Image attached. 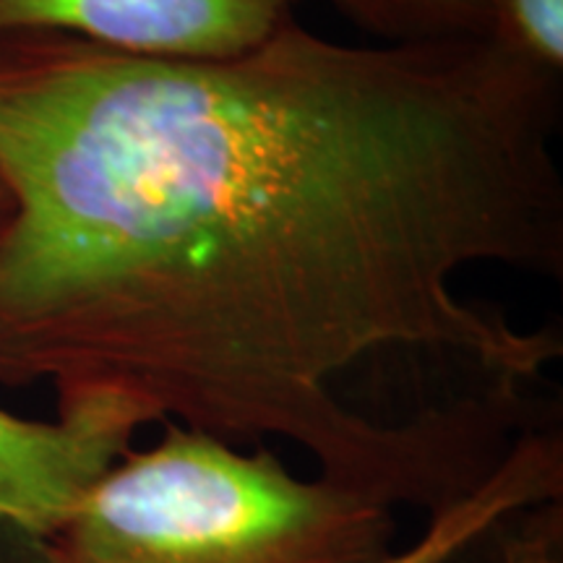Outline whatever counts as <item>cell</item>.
<instances>
[{"label": "cell", "mask_w": 563, "mask_h": 563, "mask_svg": "<svg viewBox=\"0 0 563 563\" xmlns=\"http://www.w3.org/2000/svg\"><path fill=\"white\" fill-rule=\"evenodd\" d=\"M561 496V435L525 431L473 490L431 514L426 532L412 545L389 553L378 563H454L506 519L559 504Z\"/></svg>", "instance_id": "5b68a950"}, {"label": "cell", "mask_w": 563, "mask_h": 563, "mask_svg": "<svg viewBox=\"0 0 563 563\" xmlns=\"http://www.w3.org/2000/svg\"><path fill=\"white\" fill-rule=\"evenodd\" d=\"M488 40L517 66L563 84V0H485Z\"/></svg>", "instance_id": "52a82bcc"}, {"label": "cell", "mask_w": 563, "mask_h": 563, "mask_svg": "<svg viewBox=\"0 0 563 563\" xmlns=\"http://www.w3.org/2000/svg\"><path fill=\"white\" fill-rule=\"evenodd\" d=\"M89 485L37 563H378L394 509L329 477H298L269 446L162 422Z\"/></svg>", "instance_id": "7a4b0ae2"}, {"label": "cell", "mask_w": 563, "mask_h": 563, "mask_svg": "<svg viewBox=\"0 0 563 563\" xmlns=\"http://www.w3.org/2000/svg\"><path fill=\"white\" fill-rule=\"evenodd\" d=\"M548 506L545 522H534L522 532L506 538L498 563H563L561 561V511Z\"/></svg>", "instance_id": "ba28073f"}, {"label": "cell", "mask_w": 563, "mask_h": 563, "mask_svg": "<svg viewBox=\"0 0 563 563\" xmlns=\"http://www.w3.org/2000/svg\"><path fill=\"white\" fill-rule=\"evenodd\" d=\"M559 123L561 84L488 37L352 45L292 19L178 60L0 34V384L290 441L433 514L496 467L519 399L382 420L342 382L433 352L522 389L561 355L460 290L483 264L563 274Z\"/></svg>", "instance_id": "6da1fadb"}, {"label": "cell", "mask_w": 563, "mask_h": 563, "mask_svg": "<svg viewBox=\"0 0 563 563\" xmlns=\"http://www.w3.org/2000/svg\"><path fill=\"white\" fill-rule=\"evenodd\" d=\"M139 431V415L115 399L60 405L53 420L0 407V563H19L13 548L37 555Z\"/></svg>", "instance_id": "3957f363"}, {"label": "cell", "mask_w": 563, "mask_h": 563, "mask_svg": "<svg viewBox=\"0 0 563 563\" xmlns=\"http://www.w3.org/2000/svg\"><path fill=\"white\" fill-rule=\"evenodd\" d=\"M295 0H0V34H68L133 55L217 60L290 24Z\"/></svg>", "instance_id": "277c9868"}, {"label": "cell", "mask_w": 563, "mask_h": 563, "mask_svg": "<svg viewBox=\"0 0 563 563\" xmlns=\"http://www.w3.org/2000/svg\"><path fill=\"white\" fill-rule=\"evenodd\" d=\"M378 42L488 37L485 0H329Z\"/></svg>", "instance_id": "8992f818"}]
</instances>
